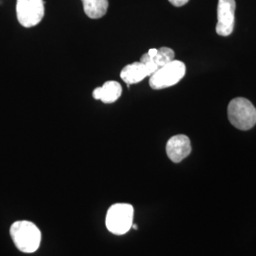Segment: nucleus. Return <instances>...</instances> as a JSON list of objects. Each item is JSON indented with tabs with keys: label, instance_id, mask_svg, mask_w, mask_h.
<instances>
[{
	"label": "nucleus",
	"instance_id": "f257e3e1",
	"mask_svg": "<svg viewBox=\"0 0 256 256\" xmlns=\"http://www.w3.org/2000/svg\"><path fill=\"white\" fill-rule=\"evenodd\" d=\"M10 236L20 252H36L40 247L41 232L36 225L30 221H18L10 228Z\"/></svg>",
	"mask_w": 256,
	"mask_h": 256
},
{
	"label": "nucleus",
	"instance_id": "f03ea898",
	"mask_svg": "<svg viewBox=\"0 0 256 256\" xmlns=\"http://www.w3.org/2000/svg\"><path fill=\"white\" fill-rule=\"evenodd\" d=\"M228 116L230 124L239 130L247 131L256 124V108L245 98H236L230 102Z\"/></svg>",
	"mask_w": 256,
	"mask_h": 256
},
{
	"label": "nucleus",
	"instance_id": "7ed1b4c3",
	"mask_svg": "<svg viewBox=\"0 0 256 256\" xmlns=\"http://www.w3.org/2000/svg\"><path fill=\"white\" fill-rule=\"evenodd\" d=\"M134 209L129 204H115L110 208L106 216V227L110 232L122 236L133 226Z\"/></svg>",
	"mask_w": 256,
	"mask_h": 256
},
{
	"label": "nucleus",
	"instance_id": "20e7f679",
	"mask_svg": "<svg viewBox=\"0 0 256 256\" xmlns=\"http://www.w3.org/2000/svg\"><path fill=\"white\" fill-rule=\"evenodd\" d=\"M185 74V64L180 61L174 60L169 64H165L164 66L160 68L151 76L149 81L150 86L156 90L171 88L180 80H182Z\"/></svg>",
	"mask_w": 256,
	"mask_h": 256
},
{
	"label": "nucleus",
	"instance_id": "39448f33",
	"mask_svg": "<svg viewBox=\"0 0 256 256\" xmlns=\"http://www.w3.org/2000/svg\"><path fill=\"white\" fill-rule=\"evenodd\" d=\"M16 14L23 27H36L45 16V2L44 0H18Z\"/></svg>",
	"mask_w": 256,
	"mask_h": 256
},
{
	"label": "nucleus",
	"instance_id": "423d86ee",
	"mask_svg": "<svg viewBox=\"0 0 256 256\" xmlns=\"http://www.w3.org/2000/svg\"><path fill=\"white\" fill-rule=\"evenodd\" d=\"M236 0H220L218 7V25L216 34L220 36H229L236 23Z\"/></svg>",
	"mask_w": 256,
	"mask_h": 256
},
{
	"label": "nucleus",
	"instance_id": "0eeeda50",
	"mask_svg": "<svg viewBox=\"0 0 256 256\" xmlns=\"http://www.w3.org/2000/svg\"><path fill=\"white\" fill-rule=\"evenodd\" d=\"M166 152L173 162L180 164L192 152L190 138L185 135H178L171 138L167 142Z\"/></svg>",
	"mask_w": 256,
	"mask_h": 256
},
{
	"label": "nucleus",
	"instance_id": "6e6552de",
	"mask_svg": "<svg viewBox=\"0 0 256 256\" xmlns=\"http://www.w3.org/2000/svg\"><path fill=\"white\" fill-rule=\"evenodd\" d=\"M174 52L169 48H162L156 57H151L148 54L142 55L140 62L147 66L150 76L156 72L160 68L174 60Z\"/></svg>",
	"mask_w": 256,
	"mask_h": 256
},
{
	"label": "nucleus",
	"instance_id": "1a4fd4ad",
	"mask_svg": "<svg viewBox=\"0 0 256 256\" xmlns=\"http://www.w3.org/2000/svg\"><path fill=\"white\" fill-rule=\"evenodd\" d=\"M122 93V88L118 82H106L102 88H98L93 92L95 100H100L104 104H112L118 101Z\"/></svg>",
	"mask_w": 256,
	"mask_h": 256
},
{
	"label": "nucleus",
	"instance_id": "9d476101",
	"mask_svg": "<svg viewBox=\"0 0 256 256\" xmlns=\"http://www.w3.org/2000/svg\"><path fill=\"white\" fill-rule=\"evenodd\" d=\"M148 76H150L148 68L142 62L128 64L120 72V78L128 84V86L142 82Z\"/></svg>",
	"mask_w": 256,
	"mask_h": 256
},
{
	"label": "nucleus",
	"instance_id": "9b49d317",
	"mask_svg": "<svg viewBox=\"0 0 256 256\" xmlns=\"http://www.w3.org/2000/svg\"><path fill=\"white\" fill-rule=\"evenodd\" d=\"M86 14L92 19L104 18L108 10V0H82Z\"/></svg>",
	"mask_w": 256,
	"mask_h": 256
},
{
	"label": "nucleus",
	"instance_id": "f8f14e48",
	"mask_svg": "<svg viewBox=\"0 0 256 256\" xmlns=\"http://www.w3.org/2000/svg\"><path fill=\"white\" fill-rule=\"evenodd\" d=\"M190 0H169V2L174 7H182L186 5Z\"/></svg>",
	"mask_w": 256,
	"mask_h": 256
},
{
	"label": "nucleus",
	"instance_id": "ddd939ff",
	"mask_svg": "<svg viewBox=\"0 0 256 256\" xmlns=\"http://www.w3.org/2000/svg\"><path fill=\"white\" fill-rule=\"evenodd\" d=\"M158 50H156V48H151V50L148 52V54L150 55L151 57H156V54H158Z\"/></svg>",
	"mask_w": 256,
	"mask_h": 256
}]
</instances>
